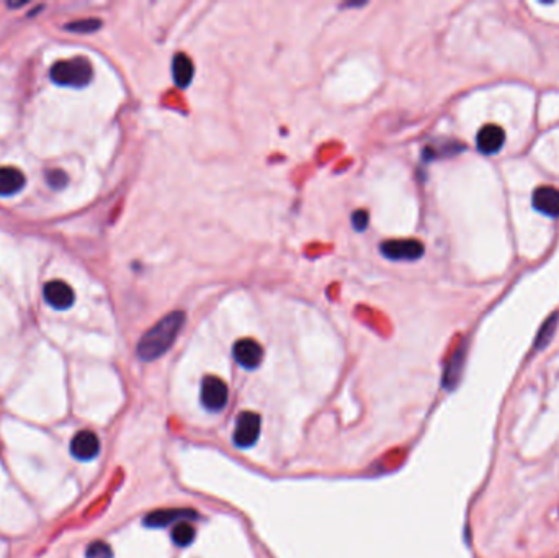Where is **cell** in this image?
<instances>
[{"instance_id": "10", "label": "cell", "mask_w": 559, "mask_h": 558, "mask_svg": "<svg viewBox=\"0 0 559 558\" xmlns=\"http://www.w3.org/2000/svg\"><path fill=\"white\" fill-rule=\"evenodd\" d=\"M533 207L550 218L559 217V190L551 186H541L533 190Z\"/></svg>"}, {"instance_id": "18", "label": "cell", "mask_w": 559, "mask_h": 558, "mask_svg": "<svg viewBox=\"0 0 559 558\" xmlns=\"http://www.w3.org/2000/svg\"><path fill=\"white\" fill-rule=\"evenodd\" d=\"M85 557L87 558H113V550L109 544H105V542H102V540H97V542H92V544L87 547Z\"/></svg>"}, {"instance_id": "12", "label": "cell", "mask_w": 559, "mask_h": 558, "mask_svg": "<svg viewBox=\"0 0 559 558\" xmlns=\"http://www.w3.org/2000/svg\"><path fill=\"white\" fill-rule=\"evenodd\" d=\"M465 359H466V342H461V344L456 347L453 356L450 357L447 368H445V373H443V387L445 388L453 390V388L456 387V383L460 382L461 372H463V365H465Z\"/></svg>"}, {"instance_id": "15", "label": "cell", "mask_w": 559, "mask_h": 558, "mask_svg": "<svg viewBox=\"0 0 559 558\" xmlns=\"http://www.w3.org/2000/svg\"><path fill=\"white\" fill-rule=\"evenodd\" d=\"M172 540H173V544H176L177 547H188V545H192L193 544V540H195V529L192 526L188 524V522H178V524H176V527H173L172 529Z\"/></svg>"}, {"instance_id": "1", "label": "cell", "mask_w": 559, "mask_h": 558, "mask_svg": "<svg viewBox=\"0 0 559 558\" xmlns=\"http://www.w3.org/2000/svg\"><path fill=\"white\" fill-rule=\"evenodd\" d=\"M185 320L183 311H172V313L164 316L161 321H157L137 342V357L142 362H152L162 357L176 342L178 332L185 325Z\"/></svg>"}, {"instance_id": "9", "label": "cell", "mask_w": 559, "mask_h": 558, "mask_svg": "<svg viewBox=\"0 0 559 558\" xmlns=\"http://www.w3.org/2000/svg\"><path fill=\"white\" fill-rule=\"evenodd\" d=\"M198 513H195L193 509H183V508H172V509H157L152 511L145 518V526L151 527V529H159V527H167L172 522H183L188 519H197Z\"/></svg>"}, {"instance_id": "8", "label": "cell", "mask_w": 559, "mask_h": 558, "mask_svg": "<svg viewBox=\"0 0 559 558\" xmlns=\"http://www.w3.org/2000/svg\"><path fill=\"white\" fill-rule=\"evenodd\" d=\"M44 300L54 310H68L74 305V291L63 280H51L44 285Z\"/></svg>"}, {"instance_id": "11", "label": "cell", "mask_w": 559, "mask_h": 558, "mask_svg": "<svg viewBox=\"0 0 559 558\" xmlns=\"http://www.w3.org/2000/svg\"><path fill=\"white\" fill-rule=\"evenodd\" d=\"M505 142V133L500 126L496 125H486L479 130L478 136H476V145L478 150L486 156H492L496 152L502 150Z\"/></svg>"}, {"instance_id": "4", "label": "cell", "mask_w": 559, "mask_h": 558, "mask_svg": "<svg viewBox=\"0 0 559 558\" xmlns=\"http://www.w3.org/2000/svg\"><path fill=\"white\" fill-rule=\"evenodd\" d=\"M260 426L262 418L254 411H244L240 413L238 419H235V429H234V444L239 449H250L257 444L260 437Z\"/></svg>"}, {"instance_id": "13", "label": "cell", "mask_w": 559, "mask_h": 558, "mask_svg": "<svg viewBox=\"0 0 559 558\" xmlns=\"http://www.w3.org/2000/svg\"><path fill=\"white\" fill-rule=\"evenodd\" d=\"M25 176L15 167H0V197H12L25 187Z\"/></svg>"}, {"instance_id": "20", "label": "cell", "mask_w": 559, "mask_h": 558, "mask_svg": "<svg viewBox=\"0 0 559 558\" xmlns=\"http://www.w3.org/2000/svg\"><path fill=\"white\" fill-rule=\"evenodd\" d=\"M368 219H370V217H368V213L365 212V210H358V212L352 214L353 228L358 229V231H363V229H367V226H368Z\"/></svg>"}, {"instance_id": "14", "label": "cell", "mask_w": 559, "mask_h": 558, "mask_svg": "<svg viewBox=\"0 0 559 558\" xmlns=\"http://www.w3.org/2000/svg\"><path fill=\"white\" fill-rule=\"evenodd\" d=\"M193 63L192 59L188 58L187 54H177L172 61V75L173 82L180 87V89H185L190 85V82L193 79Z\"/></svg>"}, {"instance_id": "16", "label": "cell", "mask_w": 559, "mask_h": 558, "mask_svg": "<svg viewBox=\"0 0 559 558\" xmlns=\"http://www.w3.org/2000/svg\"><path fill=\"white\" fill-rule=\"evenodd\" d=\"M556 326H558V315L555 313L553 316H550L545 321V325L540 327V331H538V336L535 339V347L538 351L545 349V347L550 344L553 336H555V331H556Z\"/></svg>"}, {"instance_id": "5", "label": "cell", "mask_w": 559, "mask_h": 558, "mask_svg": "<svg viewBox=\"0 0 559 558\" xmlns=\"http://www.w3.org/2000/svg\"><path fill=\"white\" fill-rule=\"evenodd\" d=\"M381 254L389 260H417L424 255V245L417 239H393L381 244Z\"/></svg>"}, {"instance_id": "17", "label": "cell", "mask_w": 559, "mask_h": 558, "mask_svg": "<svg viewBox=\"0 0 559 558\" xmlns=\"http://www.w3.org/2000/svg\"><path fill=\"white\" fill-rule=\"evenodd\" d=\"M102 27V22L97 18H85V20H79V22H73V23H68L66 25V30H69V32H74V33H92V32H97Z\"/></svg>"}, {"instance_id": "2", "label": "cell", "mask_w": 559, "mask_h": 558, "mask_svg": "<svg viewBox=\"0 0 559 558\" xmlns=\"http://www.w3.org/2000/svg\"><path fill=\"white\" fill-rule=\"evenodd\" d=\"M51 80L58 85L74 87V89H82L89 85L92 78H94V69L92 64L85 58H74L68 61H58L51 68Z\"/></svg>"}, {"instance_id": "19", "label": "cell", "mask_w": 559, "mask_h": 558, "mask_svg": "<svg viewBox=\"0 0 559 558\" xmlns=\"http://www.w3.org/2000/svg\"><path fill=\"white\" fill-rule=\"evenodd\" d=\"M46 181H48L49 187L54 188V190H61L68 186V176L59 169H54V171H49L46 174Z\"/></svg>"}, {"instance_id": "6", "label": "cell", "mask_w": 559, "mask_h": 558, "mask_svg": "<svg viewBox=\"0 0 559 558\" xmlns=\"http://www.w3.org/2000/svg\"><path fill=\"white\" fill-rule=\"evenodd\" d=\"M100 452V440L95 432L92 431H80L70 440V454L77 460L89 462L94 460Z\"/></svg>"}, {"instance_id": "7", "label": "cell", "mask_w": 559, "mask_h": 558, "mask_svg": "<svg viewBox=\"0 0 559 558\" xmlns=\"http://www.w3.org/2000/svg\"><path fill=\"white\" fill-rule=\"evenodd\" d=\"M234 359L240 367L247 368V370H254L260 365L262 359H264V349L257 341L254 339H240L234 344L233 349Z\"/></svg>"}, {"instance_id": "3", "label": "cell", "mask_w": 559, "mask_h": 558, "mask_svg": "<svg viewBox=\"0 0 559 558\" xmlns=\"http://www.w3.org/2000/svg\"><path fill=\"white\" fill-rule=\"evenodd\" d=\"M202 398L203 408L209 413H219L226 408L229 401V390L228 385L219 377L207 375L202 382Z\"/></svg>"}]
</instances>
